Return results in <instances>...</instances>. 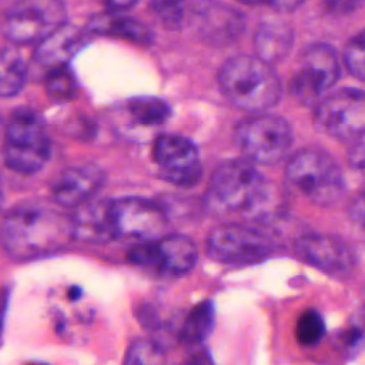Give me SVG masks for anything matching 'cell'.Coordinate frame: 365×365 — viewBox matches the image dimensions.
I'll return each instance as SVG.
<instances>
[{
  "mask_svg": "<svg viewBox=\"0 0 365 365\" xmlns=\"http://www.w3.org/2000/svg\"><path fill=\"white\" fill-rule=\"evenodd\" d=\"M73 237L86 244H107L118 240L113 200H88L71 214Z\"/></svg>",
  "mask_w": 365,
  "mask_h": 365,
  "instance_id": "16",
  "label": "cell"
},
{
  "mask_svg": "<svg viewBox=\"0 0 365 365\" xmlns=\"http://www.w3.org/2000/svg\"><path fill=\"white\" fill-rule=\"evenodd\" d=\"M342 63L349 74L365 81V29L346 41L342 51Z\"/></svg>",
  "mask_w": 365,
  "mask_h": 365,
  "instance_id": "27",
  "label": "cell"
},
{
  "mask_svg": "<svg viewBox=\"0 0 365 365\" xmlns=\"http://www.w3.org/2000/svg\"><path fill=\"white\" fill-rule=\"evenodd\" d=\"M123 365H167L164 348L153 338H137L130 344Z\"/></svg>",
  "mask_w": 365,
  "mask_h": 365,
  "instance_id": "24",
  "label": "cell"
},
{
  "mask_svg": "<svg viewBox=\"0 0 365 365\" xmlns=\"http://www.w3.org/2000/svg\"><path fill=\"white\" fill-rule=\"evenodd\" d=\"M267 182L248 160L222 161L214 170L205 195V208L215 215L252 212L267 197Z\"/></svg>",
  "mask_w": 365,
  "mask_h": 365,
  "instance_id": "3",
  "label": "cell"
},
{
  "mask_svg": "<svg viewBox=\"0 0 365 365\" xmlns=\"http://www.w3.org/2000/svg\"><path fill=\"white\" fill-rule=\"evenodd\" d=\"M153 160L160 175L173 185L192 187L202 175V165L197 147L185 137L163 134L153 145Z\"/></svg>",
  "mask_w": 365,
  "mask_h": 365,
  "instance_id": "12",
  "label": "cell"
},
{
  "mask_svg": "<svg viewBox=\"0 0 365 365\" xmlns=\"http://www.w3.org/2000/svg\"><path fill=\"white\" fill-rule=\"evenodd\" d=\"M131 117L143 125H160L165 123L171 114L168 103L158 97L140 96L128 101Z\"/></svg>",
  "mask_w": 365,
  "mask_h": 365,
  "instance_id": "23",
  "label": "cell"
},
{
  "mask_svg": "<svg viewBox=\"0 0 365 365\" xmlns=\"http://www.w3.org/2000/svg\"><path fill=\"white\" fill-rule=\"evenodd\" d=\"M238 1H241V3H244L247 6H257V4L264 3V0H238Z\"/></svg>",
  "mask_w": 365,
  "mask_h": 365,
  "instance_id": "36",
  "label": "cell"
},
{
  "mask_svg": "<svg viewBox=\"0 0 365 365\" xmlns=\"http://www.w3.org/2000/svg\"><path fill=\"white\" fill-rule=\"evenodd\" d=\"M63 0H17L1 21L3 34L14 44H38L66 24Z\"/></svg>",
  "mask_w": 365,
  "mask_h": 365,
  "instance_id": "7",
  "label": "cell"
},
{
  "mask_svg": "<svg viewBox=\"0 0 365 365\" xmlns=\"http://www.w3.org/2000/svg\"><path fill=\"white\" fill-rule=\"evenodd\" d=\"M58 205L24 201L7 211L0 222V244L16 259L48 257L63 251L73 240L71 215Z\"/></svg>",
  "mask_w": 365,
  "mask_h": 365,
  "instance_id": "1",
  "label": "cell"
},
{
  "mask_svg": "<svg viewBox=\"0 0 365 365\" xmlns=\"http://www.w3.org/2000/svg\"><path fill=\"white\" fill-rule=\"evenodd\" d=\"M113 208L118 238L144 242L165 235L167 212L160 204L145 198L124 197L113 200Z\"/></svg>",
  "mask_w": 365,
  "mask_h": 365,
  "instance_id": "13",
  "label": "cell"
},
{
  "mask_svg": "<svg viewBox=\"0 0 365 365\" xmlns=\"http://www.w3.org/2000/svg\"><path fill=\"white\" fill-rule=\"evenodd\" d=\"M90 31L80 27L64 24L37 44L34 60L48 71L67 66L71 57L77 54L90 40Z\"/></svg>",
  "mask_w": 365,
  "mask_h": 365,
  "instance_id": "17",
  "label": "cell"
},
{
  "mask_svg": "<svg viewBox=\"0 0 365 365\" xmlns=\"http://www.w3.org/2000/svg\"><path fill=\"white\" fill-rule=\"evenodd\" d=\"M150 4L167 29L180 27L184 19V0H151Z\"/></svg>",
  "mask_w": 365,
  "mask_h": 365,
  "instance_id": "28",
  "label": "cell"
},
{
  "mask_svg": "<svg viewBox=\"0 0 365 365\" xmlns=\"http://www.w3.org/2000/svg\"><path fill=\"white\" fill-rule=\"evenodd\" d=\"M207 254L221 264H254L272 251L271 241L259 231L241 224H221L207 237Z\"/></svg>",
  "mask_w": 365,
  "mask_h": 365,
  "instance_id": "11",
  "label": "cell"
},
{
  "mask_svg": "<svg viewBox=\"0 0 365 365\" xmlns=\"http://www.w3.org/2000/svg\"><path fill=\"white\" fill-rule=\"evenodd\" d=\"M0 127H1V120H0Z\"/></svg>",
  "mask_w": 365,
  "mask_h": 365,
  "instance_id": "39",
  "label": "cell"
},
{
  "mask_svg": "<svg viewBox=\"0 0 365 365\" xmlns=\"http://www.w3.org/2000/svg\"><path fill=\"white\" fill-rule=\"evenodd\" d=\"M106 182L104 171L94 164H81L63 170L50 182V195L61 208H76L93 200Z\"/></svg>",
  "mask_w": 365,
  "mask_h": 365,
  "instance_id": "14",
  "label": "cell"
},
{
  "mask_svg": "<svg viewBox=\"0 0 365 365\" xmlns=\"http://www.w3.org/2000/svg\"><path fill=\"white\" fill-rule=\"evenodd\" d=\"M218 84L235 107L254 114L274 107L282 94L281 80L272 64L250 54L228 58L220 68Z\"/></svg>",
  "mask_w": 365,
  "mask_h": 365,
  "instance_id": "2",
  "label": "cell"
},
{
  "mask_svg": "<svg viewBox=\"0 0 365 365\" xmlns=\"http://www.w3.org/2000/svg\"><path fill=\"white\" fill-rule=\"evenodd\" d=\"M51 154V143L38 113L20 108L6 125L4 163L19 174L31 175L44 168Z\"/></svg>",
  "mask_w": 365,
  "mask_h": 365,
  "instance_id": "4",
  "label": "cell"
},
{
  "mask_svg": "<svg viewBox=\"0 0 365 365\" xmlns=\"http://www.w3.org/2000/svg\"><path fill=\"white\" fill-rule=\"evenodd\" d=\"M364 339V334L359 328L354 327V328H349L348 331H345L342 334V341L344 344L349 348V349H355V348H359L361 342Z\"/></svg>",
  "mask_w": 365,
  "mask_h": 365,
  "instance_id": "33",
  "label": "cell"
},
{
  "mask_svg": "<svg viewBox=\"0 0 365 365\" xmlns=\"http://www.w3.org/2000/svg\"><path fill=\"white\" fill-rule=\"evenodd\" d=\"M341 60L336 50L327 43L309 46L301 58L299 68L289 80V94L301 104H318L339 78Z\"/></svg>",
  "mask_w": 365,
  "mask_h": 365,
  "instance_id": "10",
  "label": "cell"
},
{
  "mask_svg": "<svg viewBox=\"0 0 365 365\" xmlns=\"http://www.w3.org/2000/svg\"><path fill=\"white\" fill-rule=\"evenodd\" d=\"M314 120L322 133L338 141H359L365 135V91L344 87L322 97Z\"/></svg>",
  "mask_w": 365,
  "mask_h": 365,
  "instance_id": "8",
  "label": "cell"
},
{
  "mask_svg": "<svg viewBox=\"0 0 365 365\" xmlns=\"http://www.w3.org/2000/svg\"><path fill=\"white\" fill-rule=\"evenodd\" d=\"M27 78V66L16 48L0 51V97L16 96Z\"/></svg>",
  "mask_w": 365,
  "mask_h": 365,
  "instance_id": "22",
  "label": "cell"
},
{
  "mask_svg": "<svg viewBox=\"0 0 365 365\" xmlns=\"http://www.w3.org/2000/svg\"><path fill=\"white\" fill-rule=\"evenodd\" d=\"M87 30L104 36H117L137 44H150L153 41L151 31L144 24L134 19L118 16L115 11L94 16Z\"/></svg>",
  "mask_w": 365,
  "mask_h": 365,
  "instance_id": "20",
  "label": "cell"
},
{
  "mask_svg": "<svg viewBox=\"0 0 365 365\" xmlns=\"http://www.w3.org/2000/svg\"><path fill=\"white\" fill-rule=\"evenodd\" d=\"M111 11H121L133 7L138 0H103Z\"/></svg>",
  "mask_w": 365,
  "mask_h": 365,
  "instance_id": "34",
  "label": "cell"
},
{
  "mask_svg": "<svg viewBox=\"0 0 365 365\" xmlns=\"http://www.w3.org/2000/svg\"><path fill=\"white\" fill-rule=\"evenodd\" d=\"M3 202H4V190H3L1 178H0V210H1V207H3Z\"/></svg>",
  "mask_w": 365,
  "mask_h": 365,
  "instance_id": "37",
  "label": "cell"
},
{
  "mask_svg": "<svg viewBox=\"0 0 365 365\" xmlns=\"http://www.w3.org/2000/svg\"><path fill=\"white\" fill-rule=\"evenodd\" d=\"M365 4V0H324V9L334 16H346Z\"/></svg>",
  "mask_w": 365,
  "mask_h": 365,
  "instance_id": "29",
  "label": "cell"
},
{
  "mask_svg": "<svg viewBox=\"0 0 365 365\" xmlns=\"http://www.w3.org/2000/svg\"><path fill=\"white\" fill-rule=\"evenodd\" d=\"M46 93L53 101L70 100L76 93V77L67 66L48 71L46 77Z\"/></svg>",
  "mask_w": 365,
  "mask_h": 365,
  "instance_id": "26",
  "label": "cell"
},
{
  "mask_svg": "<svg viewBox=\"0 0 365 365\" xmlns=\"http://www.w3.org/2000/svg\"><path fill=\"white\" fill-rule=\"evenodd\" d=\"M305 0H264L265 4H268L269 7H272L277 11H285V13H291L294 10H297L298 7H301L304 4Z\"/></svg>",
  "mask_w": 365,
  "mask_h": 365,
  "instance_id": "32",
  "label": "cell"
},
{
  "mask_svg": "<svg viewBox=\"0 0 365 365\" xmlns=\"http://www.w3.org/2000/svg\"><path fill=\"white\" fill-rule=\"evenodd\" d=\"M294 46V30L282 19L268 17L259 21L254 33L255 56L275 64L287 58Z\"/></svg>",
  "mask_w": 365,
  "mask_h": 365,
  "instance_id": "19",
  "label": "cell"
},
{
  "mask_svg": "<svg viewBox=\"0 0 365 365\" xmlns=\"http://www.w3.org/2000/svg\"><path fill=\"white\" fill-rule=\"evenodd\" d=\"M215 311L211 301H202L192 307L178 327V339L190 346H197L211 334Z\"/></svg>",
  "mask_w": 365,
  "mask_h": 365,
  "instance_id": "21",
  "label": "cell"
},
{
  "mask_svg": "<svg viewBox=\"0 0 365 365\" xmlns=\"http://www.w3.org/2000/svg\"><path fill=\"white\" fill-rule=\"evenodd\" d=\"M29 365H47V364H43V362H31Z\"/></svg>",
  "mask_w": 365,
  "mask_h": 365,
  "instance_id": "38",
  "label": "cell"
},
{
  "mask_svg": "<svg viewBox=\"0 0 365 365\" xmlns=\"http://www.w3.org/2000/svg\"><path fill=\"white\" fill-rule=\"evenodd\" d=\"M128 259L160 277L177 278L192 271L198 261L195 242L181 234H165L158 240L134 244Z\"/></svg>",
  "mask_w": 365,
  "mask_h": 365,
  "instance_id": "9",
  "label": "cell"
},
{
  "mask_svg": "<svg viewBox=\"0 0 365 365\" xmlns=\"http://www.w3.org/2000/svg\"><path fill=\"white\" fill-rule=\"evenodd\" d=\"M234 140L250 161L275 164L287 155L294 137L291 125L285 118L255 113L237 124Z\"/></svg>",
  "mask_w": 365,
  "mask_h": 365,
  "instance_id": "6",
  "label": "cell"
},
{
  "mask_svg": "<svg viewBox=\"0 0 365 365\" xmlns=\"http://www.w3.org/2000/svg\"><path fill=\"white\" fill-rule=\"evenodd\" d=\"M285 175L304 197L318 205L334 204L344 191L338 163L321 148L305 147L294 153L285 165Z\"/></svg>",
  "mask_w": 365,
  "mask_h": 365,
  "instance_id": "5",
  "label": "cell"
},
{
  "mask_svg": "<svg viewBox=\"0 0 365 365\" xmlns=\"http://www.w3.org/2000/svg\"><path fill=\"white\" fill-rule=\"evenodd\" d=\"M348 214L354 224L365 230V190L351 201Z\"/></svg>",
  "mask_w": 365,
  "mask_h": 365,
  "instance_id": "31",
  "label": "cell"
},
{
  "mask_svg": "<svg viewBox=\"0 0 365 365\" xmlns=\"http://www.w3.org/2000/svg\"><path fill=\"white\" fill-rule=\"evenodd\" d=\"M198 29L208 43L228 44L241 36L244 17L227 4L208 1L198 10Z\"/></svg>",
  "mask_w": 365,
  "mask_h": 365,
  "instance_id": "18",
  "label": "cell"
},
{
  "mask_svg": "<svg viewBox=\"0 0 365 365\" xmlns=\"http://www.w3.org/2000/svg\"><path fill=\"white\" fill-rule=\"evenodd\" d=\"M348 164L358 175L365 178V141H355L348 153Z\"/></svg>",
  "mask_w": 365,
  "mask_h": 365,
  "instance_id": "30",
  "label": "cell"
},
{
  "mask_svg": "<svg viewBox=\"0 0 365 365\" xmlns=\"http://www.w3.org/2000/svg\"><path fill=\"white\" fill-rule=\"evenodd\" d=\"M325 334L322 315L315 309H308L299 315L295 325V339L302 346L317 345Z\"/></svg>",
  "mask_w": 365,
  "mask_h": 365,
  "instance_id": "25",
  "label": "cell"
},
{
  "mask_svg": "<svg viewBox=\"0 0 365 365\" xmlns=\"http://www.w3.org/2000/svg\"><path fill=\"white\" fill-rule=\"evenodd\" d=\"M297 255L332 275H346L354 264L355 255L345 241L328 234H307L295 242Z\"/></svg>",
  "mask_w": 365,
  "mask_h": 365,
  "instance_id": "15",
  "label": "cell"
},
{
  "mask_svg": "<svg viewBox=\"0 0 365 365\" xmlns=\"http://www.w3.org/2000/svg\"><path fill=\"white\" fill-rule=\"evenodd\" d=\"M181 365H210V361L208 359H204L202 356L200 355H195V356H191L187 362L181 364Z\"/></svg>",
  "mask_w": 365,
  "mask_h": 365,
  "instance_id": "35",
  "label": "cell"
}]
</instances>
